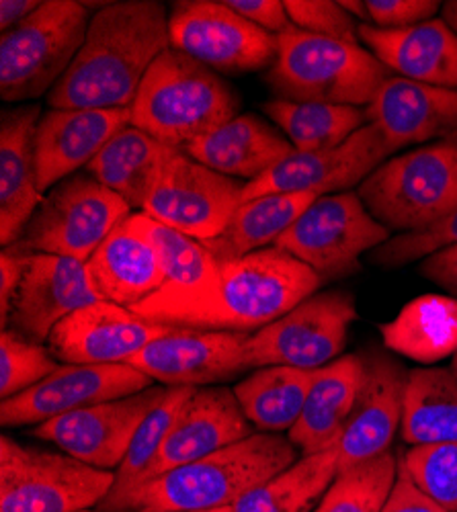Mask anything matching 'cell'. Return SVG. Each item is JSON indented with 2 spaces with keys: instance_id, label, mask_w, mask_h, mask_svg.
Wrapping results in <instances>:
<instances>
[{
  "instance_id": "cell-1",
  "label": "cell",
  "mask_w": 457,
  "mask_h": 512,
  "mask_svg": "<svg viewBox=\"0 0 457 512\" xmlns=\"http://www.w3.org/2000/svg\"><path fill=\"white\" fill-rule=\"evenodd\" d=\"M171 50L169 13L158 0L103 5L68 72L48 95L52 109H130L150 66Z\"/></svg>"
},
{
  "instance_id": "cell-2",
  "label": "cell",
  "mask_w": 457,
  "mask_h": 512,
  "mask_svg": "<svg viewBox=\"0 0 457 512\" xmlns=\"http://www.w3.org/2000/svg\"><path fill=\"white\" fill-rule=\"evenodd\" d=\"M298 447L281 433H255L150 482L107 496L99 508L185 512L232 508L244 494L298 461Z\"/></svg>"
},
{
  "instance_id": "cell-3",
  "label": "cell",
  "mask_w": 457,
  "mask_h": 512,
  "mask_svg": "<svg viewBox=\"0 0 457 512\" xmlns=\"http://www.w3.org/2000/svg\"><path fill=\"white\" fill-rule=\"evenodd\" d=\"M322 277L281 248H263L220 265V281L166 326L257 332L312 297Z\"/></svg>"
},
{
  "instance_id": "cell-4",
  "label": "cell",
  "mask_w": 457,
  "mask_h": 512,
  "mask_svg": "<svg viewBox=\"0 0 457 512\" xmlns=\"http://www.w3.org/2000/svg\"><path fill=\"white\" fill-rule=\"evenodd\" d=\"M238 107V95L216 70L171 48L144 76L130 125L181 150L234 119Z\"/></svg>"
},
{
  "instance_id": "cell-5",
  "label": "cell",
  "mask_w": 457,
  "mask_h": 512,
  "mask_svg": "<svg viewBox=\"0 0 457 512\" xmlns=\"http://www.w3.org/2000/svg\"><path fill=\"white\" fill-rule=\"evenodd\" d=\"M388 78V68L359 44L296 27L277 35V56L267 74L283 101L351 107H369Z\"/></svg>"
},
{
  "instance_id": "cell-6",
  "label": "cell",
  "mask_w": 457,
  "mask_h": 512,
  "mask_svg": "<svg viewBox=\"0 0 457 512\" xmlns=\"http://www.w3.org/2000/svg\"><path fill=\"white\" fill-rule=\"evenodd\" d=\"M357 195L390 232L429 228L457 207V138L390 156Z\"/></svg>"
},
{
  "instance_id": "cell-7",
  "label": "cell",
  "mask_w": 457,
  "mask_h": 512,
  "mask_svg": "<svg viewBox=\"0 0 457 512\" xmlns=\"http://www.w3.org/2000/svg\"><path fill=\"white\" fill-rule=\"evenodd\" d=\"M87 3L46 0L0 37V97L7 103L50 95L68 72L91 25Z\"/></svg>"
},
{
  "instance_id": "cell-8",
  "label": "cell",
  "mask_w": 457,
  "mask_h": 512,
  "mask_svg": "<svg viewBox=\"0 0 457 512\" xmlns=\"http://www.w3.org/2000/svg\"><path fill=\"white\" fill-rule=\"evenodd\" d=\"M115 484L105 472L66 453L0 441V512H78L99 506Z\"/></svg>"
},
{
  "instance_id": "cell-9",
  "label": "cell",
  "mask_w": 457,
  "mask_h": 512,
  "mask_svg": "<svg viewBox=\"0 0 457 512\" xmlns=\"http://www.w3.org/2000/svg\"><path fill=\"white\" fill-rule=\"evenodd\" d=\"M128 216L132 207L82 170L48 191L23 236L5 250L58 254L87 263Z\"/></svg>"
},
{
  "instance_id": "cell-10",
  "label": "cell",
  "mask_w": 457,
  "mask_h": 512,
  "mask_svg": "<svg viewBox=\"0 0 457 512\" xmlns=\"http://www.w3.org/2000/svg\"><path fill=\"white\" fill-rule=\"evenodd\" d=\"M244 185L169 148L142 211L166 228L207 242L226 230L244 203Z\"/></svg>"
},
{
  "instance_id": "cell-11",
  "label": "cell",
  "mask_w": 457,
  "mask_h": 512,
  "mask_svg": "<svg viewBox=\"0 0 457 512\" xmlns=\"http://www.w3.org/2000/svg\"><path fill=\"white\" fill-rule=\"evenodd\" d=\"M357 318L349 293H314L273 324L251 332L246 343L248 367L320 369L341 357Z\"/></svg>"
},
{
  "instance_id": "cell-12",
  "label": "cell",
  "mask_w": 457,
  "mask_h": 512,
  "mask_svg": "<svg viewBox=\"0 0 457 512\" xmlns=\"http://www.w3.org/2000/svg\"><path fill=\"white\" fill-rule=\"evenodd\" d=\"M390 230L371 216L357 193L318 197L275 248L296 256L320 277H343L359 269L361 254L388 242Z\"/></svg>"
},
{
  "instance_id": "cell-13",
  "label": "cell",
  "mask_w": 457,
  "mask_h": 512,
  "mask_svg": "<svg viewBox=\"0 0 457 512\" xmlns=\"http://www.w3.org/2000/svg\"><path fill=\"white\" fill-rule=\"evenodd\" d=\"M171 48L203 66L242 74L271 68L277 37L232 11L226 0H179L169 15Z\"/></svg>"
},
{
  "instance_id": "cell-14",
  "label": "cell",
  "mask_w": 457,
  "mask_h": 512,
  "mask_svg": "<svg viewBox=\"0 0 457 512\" xmlns=\"http://www.w3.org/2000/svg\"><path fill=\"white\" fill-rule=\"evenodd\" d=\"M166 390L169 388L150 386L132 396L80 408L37 424L31 435L54 443L62 453L82 463L115 472L142 422L162 402Z\"/></svg>"
},
{
  "instance_id": "cell-15",
  "label": "cell",
  "mask_w": 457,
  "mask_h": 512,
  "mask_svg": "<svg viewBox=\"0 0 457 512\" xmlns=\"http://www.w3.org/2000/svg\"><path fill=\"white\" fill-rule=\"evenodd\" d=\"M251 332L173 326L126 365L164 388H210L248 371L246 343Z\"/></svg>"
},
{
  "instance_id": "cell-16",
  "label": "cell",
  "mask_w": 457,
  "mask_h": 512,
  "mask_svg": "<svg viewBox=\"0 0 457 512\" xmlns=\"http://www.w3.org/2000/svg\"><path fill=\"white\" fill-rule=\"evenodd\" d=\"M394 150L376 123H365L347 142L330 150L294 152L253 183L244 185V201L273 193L335 195L361 185Z\"/></svg>"
},
{
  "instance_id": "cell-17",
  "label": "cell",
  "mask_w": 457,
  "mask_h": 512,
  "mask_svg": "<svg viewBox=\"0 0 457 512\" xmlns=\"http://www.w3.org/2000/svg\"><path fill=\"white\" fill-rule=\"evenodd\" d=\"M152 379L126 365H60L37 386L3 400V426L41 424L62 414L138 394L152 386Z\"/></svg>"
},
{
  "instance_id": "cell-18",
  "label": "cell",
  "mask_w": 457,
  "mask_h": 512,
  "mask_svg": "<svg viewBox=\"0 0 457 512\" xmlns=\"http://www.w3.org/2000/svg\"><path fill=\"white\" fill-rule=\"evenodd\" d=\"M101 302L85 261L58 254H25V271L11 302L9 322L35 343L76 310Z\"/></svg>"
},
{
  "instance_id": "cell-19",
  "label": "cell",
  "mask_w": 457,
  "mask_h": 512,
  "mask_svg": "<svg viewBox=\"0 0 457 512\" xmlns=\"http://www.w3.org/2000/svg\"><path fill=\"white\" fill-rule=\"evenodd\" d=\"M171 328L101 300L64 318L52 330L48 349L60 363L68 365L128 363Z\"/></svg>"
},
{
  "instance_id": "cell-20",
  "label": "cell",
  "mask_w": 457,
  "mask_h": 512,
  "mask_svg": "<svg viewBox=\"0 0 457 512\" xmlns=\"http://www.w3.org/2000/svg\"><path fill=\"white\" fill-rule=\"evenodd\" d=\"M255 433V426L244 416L234 390L224 386L197 388L183 406L173 431L154 461L130 488L150 482L175 467L203 459Z\"/></svg>"
},
{
  "instance_id": "cell-21",
  "label": "cell",
  "mask_w": 457,
  "mask_h": 512,
  "mask_svg": "<svg viewBox=\"0 0 457 512\" xmlns=\"http://www.w3.org/2000/svg\"><path fill=\"white\" fill-rule=\"evenodd\" d=\"M363 363L361 390L337 445L339 472L388 453L402 426L408 371L384 353H369Z\"/></svg>"
},
{
  "instance_id": "cell-22",
  "label": "cell",
  "mask_w": 457,
  "mask_h": 512,
  "mask_svg": "<svg viewBox=\"0 0 457 512\" xmlns=\"http://www.w3.org/2000/svg\"><path fill=\"white\" fill-rule=\"evenodd\" d=\"M132 123L130 109H50L35 130V170L46 193L89 166L105 144Z\"/></svg>"
},
{
  "instance_id": "cell-23",
  "label": "cell",
  "mask_w": 457,
  "mask_h": 512,
  "mask_svg": "<svg viewBox=\"0 0 457 512\" xmlns=\"http://www.w3.org/2000/svg\"><path fill=\"white\" fill-rule=\"evenodd\" d=\"M394 152L457 136V89L390 76L367 107Z\"/></svg>"
},
{
  "instance_id": "cell-24",
  "label": "cell",
  "mask_w": 457,
  "mask_h": 512,
  "mask_svg": "<svg viewBox=\"0 0 457 512\" xmlns=\"http://www.w3.org/2000/svg\"><path fill=\"white\" fill-rule=\"evenodd\" d=\"M359 41L400 78L457 89V35L443 19L406 29L359 23Z\"/></svg>"
},
{
  "instance_id": "cell-25",
  "label": "cell",
  "mask_w": 457,
  "mask_h": 512,
  "mask_svg": "<svg viewBox=\"0 0 457 512\" xmlns=\"http://www.w3.org/2000/svg\"><path fill=\"white\" fill-rule=\"evenodd\" d=\"M39 107L7 109L0 121V242L15 244L44 201L35 170Z\"/></svg>"
},
{
  "instance_id": "cell-26",
  "label": "cell",
  "mask_w": 457,
  "mask_h": 512,
  "mask_svg": "<svg viewBox=\"0 0 457 512\" xmlns=\"http://www.w3.org/2000/svg\"><path fill=\"white\" fill-rule=\"evenodd\" d=\"M181 152L224 177L253 183L292 156L296 148L271 123L255 113H244L193 140Z\"/></svg>"
},
{
  "instance_id": "cell-27",
  "label": "cell",
  "mask_w": 457,
  "mask_h": 512,
  "mask_svg": "<svg viewBox=\"0 0 457 512\" xmlns=\"http://www.w3.org/2000/svg\"><path fill=\"white\" fill-rule=\"evenodd\" d=\"M95 291L103 302L134 308L152 297L166 281L154 244L123 220L87 261Z\"/></svg>"
},
{
  "instance_id": "cell-28",
  "label": "cell",
  "mask_w": 457,
  "mask_h": 512,
  "mask_svg": "<svg viewBox=\"0 0 457 512\" xmlns=\"http://www.w3.org/2000/svg\"><path fill=\"white\" fill-rule=\"evenodd\" d=\"M365 363L361 355H341L316 371L302 416L289 431L304 455L322 453L339 445L363 383Z\"/></svg>"
},
{
  "instance_id": "cell-29",
  "label": "cell",
  "mask_w": 457,
  "mask_h": 512,
  "mask_svg": "<svg viewBox=\"0 0 457 512\" xmlns=\"http://www.w3.org/2000/svg\"><path fill=\"white\" fill-rule=\"evenodd\" d=\"M386 349L433 365L457 353V297L427 293L408 302L392 322L380 324Z\"/></svg>"
},
{
  "instance_id": "cell-30",
  "label": "cell",
  "mask_w": 457,
  "mask_h": 512,
  "mask_svg": "<svg viewBox=\"0 0 457 512\" xmlns=\"http://www.w3.org/2000/svg\"><path fill=\"white\" fill-rule=\"evenodd\" d=\"M318 199L314 193H273L244 201L232 216L226 230L201 242L222 265L263 250L289 230L302 213Z\"/></svg>"
},
{
  "instance_id": "cell-31",
  "label": "cell",
  "mask_w": 457,
  "mask_h": 512,
  "mask_svg": "<svg viewBox=\"0 0 457 512\" xmlns=\"http://www.w3.org/2000/svg\"><path fill=\"white\" fill-rule=\"evenodd\" d=\"M400 435L412 447L457 443V375L451 367L408 371Z\"/></svg>"
},
{
  "instance_id": "cell-32",
  "label": "cell",
  "mask_w": 457,
  "mask_h": 512,
  "mask_svg": "<svg viewBox=\"0 0 457 512\" xmlns=\"http://www.w3.org/2000/svg\"><path fill=\"white\" fill-rule=\"evenodd\" d=\"M318 369L261 367L234 386V396L259 433L292 431Z\"/></svg>"
},
{
  "instance_id": "cell-33",
  "label": "cell",
  "mask_w": 457,
  "mask_h": 512,
  "mask_svg": "<svg viewBox=\"0 0 457 512\" xmlns=\"http://www.w3.org/2000/svg\"><path fill=\"white\" fill-rule=\"evenodd\" d=\"M169 146L134 125L123 127L85 168L130 207H144Z\"/></svg>"
},
{
  "instance_id": "cell-34",
  "label": "cell",
  "mask_w": 457,
  "mask_h": 512,
  "mask_svg": "<svg viewBox=\"0 0 457 512\" xmlns=\"http://www.w3.org/2000/svg\"><path fill=\"white\" fill-rule=\"evenodd\" d=\"M339 474V451L304 455L244 494L230 512H312Z\"/></svg>"
},
{
  "instance_id": "cell-35",
  "label": "cell",
  "mask_w": 457,
  "mask_h": 512,
  "mask_svg": "<svg viewBox=\"0 0 457 512\" xmlns=\"http://www.w3.org/2000/svg\"><path fill=\"white\" fill-rule=\"evenodd\" d=\"M263 111L298 152L337 148L365 125L367 111L351 105L267 101Z\"/></svg>"
},
{
  "instance_id": "cell-36",
  "label": "cell",
  "mask_w": 457,
  "mask_h": 512,
  "mask_svg": "<svg viewBox=\"0 0 457 512\" xmlns=\"http://www.w3.org/2000/svg\"><path fill=\"white\" fill-rule=\"evenodd\" d=\"M396 478L398 457L392 451L341 469L312 512H382Z\"/></svg>"
},
{
  "instance_id": "cell-37",
  "label": "cell",
  "mask_w": 457,
  "mask_h": 512,
  "mask_svg": "<svg viewBox=\"0 0 457 512\" xmlns=\"http://www.w3.org/2000/svg\"><path fill=\"white\" fill-rule=\"evenodd\" d=\"M193 394H195V388L166 390L162 402L142 422L140 431L136 433L126 457H123L121 465L115 469V484L109 496L128 490L146 472V467L158 455L166 437H169V433L173 431V424L177 422L183 406Z\"/></svg>"
},
{
  "instance_id": "cell-38",
  "label": "cell",
  "mask_w": 457,
  "mask_h": 512,
  "mask_svg": "<svg viewBox=\"0 0 457 512\" xmlns=\"http://www.w3.org/2000/svg\"><path fill=\"white\" fill-rule=\"evenodd\" d=\"M60 367V361L35 340L17 330L0 334V398H13L44 381Z\"/></svg>"
},
{
  "instance_id": "cell-39",
  "label": "cell",
  "mask_w": 457,
  "mask_h": 512,
  "mask_svg": "<svg viewBox=\"0 0 457 512\" xmlns=\"http://www.w3.org/2000/svg\"><path fill=\"white\" fill-rule=\"evenodd\" d=\"M398 463L431 500L447 512H457V443L414 445Z\"/></svg>"
},
{
  "instance_id": "cell-40",
  "label": "cell",
  "mask_w": 457,
  "mask_h": 512,
  "mask_svg": "<svg viewBox=\"0 0 457 512\" xmlns=\"http://www.w3.org/2000/svg\"><path fill=\"white\" fill-rule=\"evenodd\" d=\"M457 244V207L429 228L406 232L390 238L369 252V261L384 269H398L406 263L427 259L437 250Z\"/></svg>"
},
{
  "instance_id": "cell-41",
  "label": "cell",
  "mask_w": 457,
  "mask_h": 512,
  "mask_svg": "<svg viewBox=\"0 0 457 512\" xmlns=\"http://www.w3.org/2000/svg\"><path fill=\"white\" fill-rule=\"evenodd\" d=\"M285 9L294 27L300 31L359 44V23L341 3H332V0H285Z\"/></svg>"
},
{
  "instance_id": "cell-42",
  "label": "cell",
  "mask_w": 457,
  "mask_h": 512,
  "mask_svg": "<svg viewBox=\"0 0 457 512\" xmlns=\"http://www.w3.org/2000/svg\"><path fill=\"white\" fill-rule=\"evenodd\" d=\"M437 11V0H367L359 19L380 29H406L429 21Z\"/></svg>"
},
{
  "instance_id": "cell-43",
  "label": "cell",
  "mask_w": 457,
  "mask_h": 512,
  "mask_svg": "<svg viewBox=\"0 0 457 512\" xmlns=\"http://www.w3.org/2000/svg\"><path fill=\"white\" fill-rule=\"evenodd\" d=\"M226 5L275 37L294 27L281 0H226Z\"/></svg>"
},
{
  "instance_id": "cell-44",
  "label": "cell",
  "mask_w": 457,
  "mask_h": 512,
  "mask_svg": "<svg viewBox=\"0 0 457 512\" xmlns=\"http://www.w3.org/2000/svg\"><path fill=\"white\" fill-rule=\"evenodd\" d=\"M382 512H447L435 500H431L417 484H414L406 469L398 463V478L392 494Z\"/></svg>"
},
{
  "instance_id": "cell-45",
  "label": "cell",
  "mask_w": 457,
  "mask_h": 512,
  "mask_svg": "<svg viewBox=\"0 0 457 512\" xmlns=\"http://www.w3.org/2000/svg\"><path fill=\"white\" fill-rule=\"evenodd\" d=\"M23 271L25 254H15L3 248V254H0V322H3V330L9 324L11 302L23 279Z\"/></svg>"
},
{
  "instance_id": "cell-46",
  "label": "cell",
  "mask_w": 457,
  "mask_h": 512,
  "mask_svg": "<svg viewBox=\"0 0 457 512\" xmlns=\"http://www.w3.org/2000/svg\"><path fill=\"white\" fill-rule=\"evenodd\" d=\"M421 275L457 297V244L427 256L421 265Z\"/></svg>"
},
{
  "instance_id": "cell-47",
  "label": "cell",
  "mask_w": 457,
  "mask_h": 512,
  "mask_svg": "<svg viewBox=\"0 0 457 512\" xmlns=\"http://www.w3.org/2000/svg\"><path fill=\"white\" fill-rule=\"evenodd\" d=\"M39 0H3L0 3V29L11 31L39 9Z\"/></svg>"
},
{
  "instance_id": "cell-48",
  "label": "cell",
  "mask_w": 457,
  "mask_h": 512,
  "mask_svg": "<svg viewBox=\"0 0 457 512\" xmlns=\"http://www.w3.org/2000/svg\"><path fill=\"white\" fill-rule=\"evenodd\" d=\"M443 21L451 27V31L457 35V0H449L443 5Z\"/></svg>"
},
{
  "instance_id": "cell-49",
  "label": "cell",
  "mask_w": 457,
  "mask_h": 512,
  "mask_svg": "<svg viewBox=\"0 0 457 512\" xmlns=\"http://www.w3.org/2000/svg\"><path fill=\"white\" fill-rule=\"evenodd\" d=\"M78 512H128V510H105V508H87V510H78Z\"/></svg>"
},
{
  "instance_id": "cell-50",
  "label": "cell",
  "mask_w": 457,
  "mask_h": 512,
  "mask_svg": "<svg viewBox=\"0 0 457 512\" xmlns=\"http://www.w3.org/2000/svg\"><path fill=\"white\" fill-rule=\"evenodd\" d=\"M185 512H230V508H216V510H185Z\"/></svg>"
},
{
  "instance_id": "cell-51",
  "label": "cell",
  "mask_w": 457,
  "mask_h": 512,
  "mask_svg": "<svg viewBox=\"0 0 457 512\" xmlns=\"http://www.w3.org/2000/svg\"><path fill=\"white\" fill-rule=\"evenodd\" d=\"M451 369H453V373L457 375V353H455L453 359H451Z\"/></svg>"
},
{
  "instance_id": "cell-52",
  "label": "cell",
  "mask_w": 457,
  "mask_h": 512,
  "mask_svg": "<svg viewBox=\"0 0 457 512\" xmlns=\"http://www.w3.org/2000/svg\"><path fill=\"white\" fill-rule=\"evenodd\" d=\"M455 138H457V136H455Z\"/></svg>"
}]
</instances>
